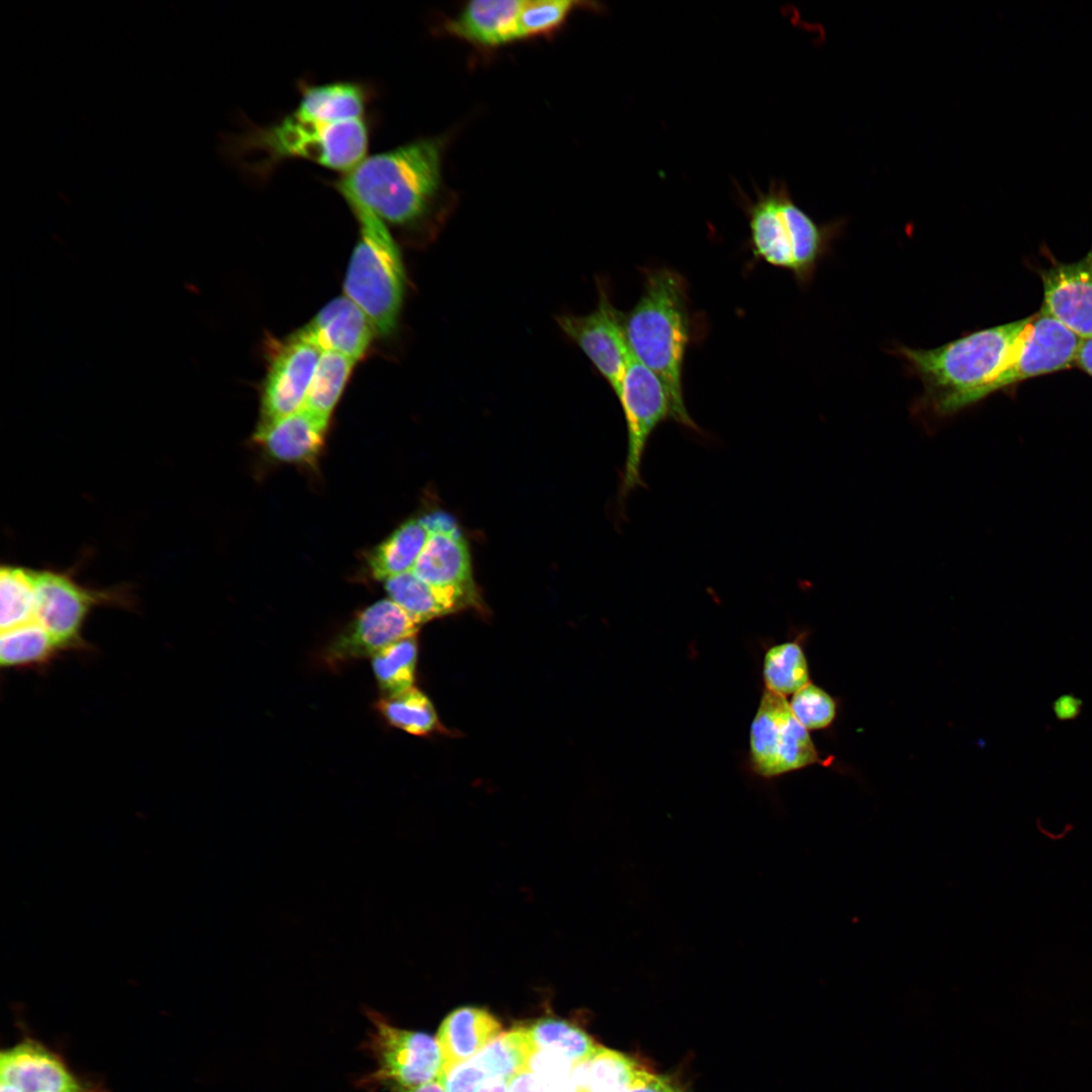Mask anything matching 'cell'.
Segmentation results:
<instances>
[{"mask_svg": "<svg viewBox=\"0 0 1092 1092\" xmlns=\"http://www.w3.org/2000/svg\"><path fill=\"white\" fill-rule=\"evenodd\" d=\"M1032 316L976 331L937 348L900 347L922 382L921 406L946 418L985 398L1007 365Z\"/></svg>", "mask_w": 1092, "mask_h": 1092, "instance_id": "6da1fadb", "label": "cell"}, {"mask_svg": "<svg viewBox=\"0 0 1092 1092\" xmlns=\"http://www.w3.org/2000/svg\"><path fill=\"white\" fill-rule=\"evenodd\" d=\"M624 324L632 356L663 384L672 421L701 433L684 398V360L691 336L685 278L666 267L645 269L642 292Z\"/></svg>", "mask_w": 1092, "mask_h": 1092, "instance_id": "7a4b0ae2", "label": "cell"}, {"mask_svg": "<svg viewBox=\"0 0 1092 1092\" xmlns=\"http://www.w3.org/2000/svg\"><path fill=\"white\" fill-rule=\"evenodd\" d=\"M442 154L441 139H419L367 156L333 186L382 220L408 225L428 213L441 191Z\"/></svg>", "mask_w": 1092, "mask_h": 1092, "instance_id": "3957f363", "label": "cell"}, {"mask_svg": "<svg viewBox=\"0 0 1092 1092\" xmlns=\"http://www.w3.org/2000/svg\"><path fill=\"white\" fill-rule=\"evenodd\" d=\"M369 136L365 118L324 123L291 112L274 123L249 124L236 138L234 148L245 169L258 180L290 159L307 160L345 174L367 157Z\"/></svg>", "mask_w": 1092, "mask_h": 1092, "instance_id": "277c9868", "label": "cell"}, {"mask_svg": "<svg viewBox=\"0 0 1092 1092\" xmlns=\"http://www.w3.org/2000/svg\"><path fill=\"white\" fill-rule=\"evenodd\" d=\"M743 202L754 257L808 282L837 226L817 223L794 201L784 182L774 181Z\"/></svg>", "mask_w": 1092, "mask_h": 1092, "instance_id": "5b68a950", "label": "cell"}, {"mask_svg": "<svg viewBox=\"0 0 1092 1092\" xmlns=\"http://www.w3.org/2000/svg\"><path fill=\"white\" fill-rule=\"evenodd\" d=\"M343 197L360 231L344 281L345 294L365 312L375 331L386 336L396 327L403 297L399 251L378 215L357 199Z\"/></svg>", "mask_w": 1092, "mask_h": 1092, "instance_id": "8992f818", "label": "cell"}, {"mask_svg": "<svg viewBox=\"0 0 1092 1092\" xmlns=\"http://www.w3.org/2000/svg\"><path fill=\"white\" fill-rule=\"evenodd\" d=\"M34 617L62 650L82 649L83 627L98 607L132 606L128 588H92L78 582L72 573L55 569H33Z\"/></svg>", "mask_w": 1092, "mask_h": 1092, "instance_id": "52a82bcc", "label": "cell"}, {"mask_svg": "<svg viewBox=\"0 0 1092 1092\" xmlns=\"http://www.w3.org/2000/svg\"><path fill=\"white\" fill-rule=\"evenodd\" d=\"M750 762L762 778H775L811 764H827L795 718L785 697L765 690L752 720Z\"/></svg>", "mask_w": 1092, "mask_h": 1092, "instance_id": "ba28073f", "label": "cell"}, {"mask_svg": "<svg viewBox=\"0 0 1092 1092\" xmlns=\"http://www.w3.org/2000/svg\"><path fill=\"white\" fill-rule=\"evenodd\" d=\"M617 397L627 427V453L619 490L620 500L624 502L631 491L645 485L641 468L647 444L661 423L672 421V412L661 381L633 356Z\"/></svg>", "mask_w": 1092, "mask_h": 1092, "instance_id": "9c48e42d", "label": "cell"}, {"mask_svg": "<svg viewBox=\"0 0 1092 1092\" xmlns=\"http://www.w3.org/2000/svg\"><path fill=\"white\" fill-rule=\"evenodd\" d=\"M369 1017L373 1029L368 1045L376 1063L369 1083L411 1088L438 1081L443 1057L437 1038L396 1027L374 1012Z\"/></svg>", "mask_w": 1092, "mask_h": 1092, "instance_id": "30bf717a", "label": "cell"}, {"mask_svg": "<svg viewBox=\"0 0 1092 1092\" xmlns=\"http://www.w3.org/2000/svg\"><path fill=\"white\" fill-rule=\"evenodd\" d=\"M1082 339L1061 323L1038 311L1007 365L990 383L985 396L1038 375L1069 368L1076 361Z\"/></svg>", "mask_w": 1092, "mask_h": 1092, "instance_id": "8fae6325", "label": "cell"}, {"mask_svg": "<svg viewBox=\"0 0 1092 1092\" xmlns=\"http://www.w3.org/2000/svg\"><path fill=\"white\" fill-rule=\"evenodd\" d=\"M322 353L304 329L276 349L263 386L259 426L302 407Z\"/></svg>", "mask_w": 1092, "mask_h": 1092, "instance_id": "7c38bea8", "label": "cell"}, {"mask_svg": "<svg viewBox=\"0 0 1092 1092\" xmlns=\"http://www.w3.org/2000/svg\"><path fill=\"white\" fill-rule=\"evenodd\" d=\"M608 381L614 392L620 390L632 354L628 345L624 316L601 292L595 310L582 316L563 315L557 320Z\"/></svg>", "mask_w": 1092, "mask_h": 1092, "instance_id": "4fadbf2b", "label": "cell"}, {"mask_svg": "<svg viewBox=\"0 0 1092 1092\" xmlns=\"http://www.w3.org/2000/svg\"><path fill=\"white\" fill-rule=\"evenodd\" d=\"M420 626L390 599L377 601L362 610L331 642L326 659L334 665L372 657L391 643L416 636Z\"/></svg>", "mask_w": 1092, "mask_h": 1092, "instance_id": "5bb4252c", "label": "cell"}, {"mask_svg": "<svg viewBox=\"0 0 1092 1092\" xmlns=\"http://www.w3.org/2000/svg\"><path fill=\"white\" fill-rule=\"evenodd\" d=\"M424 518L431 533L414 573L434 586L477 592L468 545L455 519L443 511L432 512Z\"/></svg>", "mask_w": 1092, "mask_h": 1092, "instance_id": "9a60e30c", "label": "cell"}, {"mask_svg": "<svg viewBox=\"0 0 1092 1092\" xmlns=\"http://www.w3.org/2000/svg\"><path fill=\"white\" fill-rule=\"evenodd\" d=\"M1043 299L1040 311L1082 340L1092 337V244L1087 254L1071 263H1056L1040 272Z\"/></svg>", "mask_w": 1092, "mask_h": 1092, "instance_id": "2e32d148", "label": "cell"}, {"mask_svg": "<svg viewBox=\"0 0 1092 1092\" xmlns=\"http://www.w3.org/2000/svg\"><path fill=\"white\" fill-rule=\"evenodd\" d=\"M0 1076L22 1092H84L56 1055L31 1040L1 1053Z\"/></svg>", "mask_w": 1092, "mask_h": 1092, "instance_id": "e0dca14e", "label": "cell"}, {"mask_svg": "<svg viewBox=\"0 0 1092 1092\" xmlns=\"http://www.w3.org/2000/svg\"><path fill=\"white\" fill-rule=\"evenodd\" d=\"M303 329L323 351L355 361L365 354L375 331L365 312L347 296L331 300Z\"/></svg>", "mask_w": 1092, "mask_h": 1092, "instance_id": "ac0fdd59", "label": "cell"}, {"mask_svg": "<svg viewBox=\"0 0 1092 1092\" xmlns=\"http://www.w3.org/2000/svg\"><path fill=\"white\" fill-rule=\"evenodd\" d=\"M329 421L302 406L271 424L258 426L254 439L277 461L309 463L324 446Z\"/></svg>", "mask_w": 1092, "mask_h": 1092, "instance_id": "d6986e66", "label": "cell"}, {"mask_svg": "<svg viewBox=\"0 0 1092 1092\" xmlns=\"http://www.w3.org/2000/svg\"><path fill=\"white\" fill-rule=\"evenodd\" d=\"M522 0H475L445 24L451 35L479 48H498L518 39Z\"/></svg>", "mask_w": 1092, "mask_h": 1092, "instance_id": "ffe728a7", "label": "cell"}, {"mask_svg": "<svg viewBox=\"0 0 1092 1092\" xmlns=\"http://www.w3.org/2000/svg\"><path fill=\"white\" fill-rule=\"evenodd\" d=\"M389 599L415 622L422 625L433 619L469 607H478V592L429 584L408 571L384 580Z\"/></svg>", "mask_w": 1092, "mask_h": 1092, "instance_id": "44dd1931", "label": "cell"}, {"mask_svg": "<svg viewBox=\"0 0 1092 1092\" xmlns=\"http://www.w3.org/2000/svg\"><path fill=\"white\" fill-rule=\"evenodd\" d=\"M299 101L292 113L305 120L338 123L363 119L371 102V88L359 81L323 84L300 81Z\"/></svg>", "mask_w": 1092, "mask_h": 1092, "instance_id": "7402d4cb", "label": "cell"}, {"mask_svg": "<svg viewBox=\"0 0 1092 1092\" xmlns=\"http://www.w3.org/2000/svg\"><path fill=\"white\" fill-rule=\"evenodd\" d=\"M500 1031V1022L484 1008L462 1006L454 1009L445 1017L437 1034L443 1057L441 1072L471 1060Z\"/></svg>", "mask_w": 1092, "mask_h": 1092, "instance_id": "603a6c76", "label": "cell"}, {"mask_svg": "<svg viewBox=\"0 0 1092 1092\" xmlns=\"http://www.w3.org/2000/svg\"><path fill=\"white\" fill-rule=\"evenodd\" d=\"M430 533L424 516L400 525L370 553L368 566L372 576L384 581L413 571Z\"/></svg>", "mask_w": 1092, "mask_h": 1092, "instance_id": "cb8c5ba5", "label": "cell"}, {"mask_svg": "<svg viewBox=\"0 0 1092 1092\" xmlns=\"http://www.w3.org/2000/svg\"><path fill=\"white\" fill-rule=\"evenodd\" d=\"M61 651L59 644L35 621L1 631L2 667H39L50 663Z\"/></svg>", "mask_w": 1092, "mask_h": 1092, "instance_id": "d4e9b609", "label": "cell"}, {"mask_svg": "<svg viewBox=\"0 0 1092 1092\" xmlns=\"http://www.w3.org/2000/svg\"><path fill=\"white\" fill-rule=\"evenodd\" d=\"M539 1050L526 1026L515 1027L499 1034L471 1060L488 1077H500L510 1082L528 1071L530 1061Z\"/></svg>", "mask_w": 1092, "mask_h": 1092, "instance_id": "484cf974", "label": "cell"}, {"mask_svg": "<svg viewBox=\"0 0 1092 1092\" xmlns=\"http://www.w3.org/2000/svg\"><path fill=\"white\" fill-rule=\"evenodd\" d=\"M525 1026L539 1051L574 1065L588 1062L601 1048L583 1030L562 1019L541 1018Z\"/></svg>", "mask_w": 1092, "mask_h": 1092, "instance_id": "4316f807", "label": "cell"}, {"mask_svg": "<svg viewBox=\"0 0 1092 1092\" xmlns=\"http://www.w3.org/2000/svg\"><path fill=\"white\" fill-rule=\"evenodd\" d=\"M375 707L391 726L413 735H428L440 727L432 702L415 687L380 698Z\"/></svg>", "mask_w": 1092, "mask_h": 1092, "instance_id": "83f0119b", "label": "cell"}, {"mask_svg": "<svg viewBox=\"0 0 1092 1092\" xmlns=\"http://www.w3.org/2000/svg\"><path fill=\"white\" fill-rule=\"evenodd\" d=\"M355 362L343 354L323 351L302 406L330 420Z\"/></svg>", "mask_w": 1092, "mask_h": 1092, "instance_id": "f1b7e54d", "label": "cell"}, {"mask_svg": "<svg viewBox=\"0 0 1092 1092\" xmlns=\"http://www.w3.org/2000/svg\"><path fill=\"white\" fill-rule=\"evenodd\" d=\"M418 656L417 638L408 637L382 648L371 657V665L383 697L414 687Z\"/></svg>", "mask_w": 1092, "mask_h": 1092, "instance_id": "f546056e", "label": "cell"}, {"mask_svg": "<svg viewBox=\"0 0 1092 1092\" xmlns=\"http://www.w3.org/2000/svg\"><path fill=\"white\" fill-rule=\"evenodd\" d=\"M33 569L6 564L0 569L1 631L33 621Z\"/></svg>", "mask_w": 1092, "mask_h": 1092, "instance_id": "4dcf8cb0", "label": "cell"}, {"mask_svg": "<svg viewBox=\"0 0 1092 1092\" xmlns=\"http://www.w3.org/2000/svg\"><path fill=\"white\" fill-rule=\"evenodd\" d=\"M762 673L766 690L782 697L809 684L807 659L796 642L770 647L764 654Z\"/></svg>", "mask_w": 1092, "mask_h": 1092, "instance_id": "1f68e13d", "label": "cell"}, {"mask_svg": "<svg viewBox=\"0 0 1092 1092\" xmlns=\"http://www.w3.org/2000/svg\"><path fill=\"white\" fill-rule=\"evenodd\" d=\"M638 1069L626 1055L601 1046L585 1063L583 1083L590 1092H623Z\"/></svg>", "mask_w": 1092, "mask_h": 1092, "instance_id": "d6a6232c", "label": "cell"}, {"mask_svg": "<svg viewBox=\"0 0 1092 1092\" xmlns=\"http://www.w3.org/2000/svg\"><path fill=\"white\" fill-rule=\"evenodd\" d=\"M581 3L569 0L523 1L518 15V39L549 35L558 30Z\"/></svg>", "mask_w": 1092, "mask_h": 1092, "instance_id": "836d02e7", "label": "cell"}, {"mask_svg": "<svg viewBox=\"0 0 1092 1092\" xmlns=\"http://www.w3.org/2000/svg\"><path fill=\"white\" fill-rule=\"evenodd\" d=\"M790 708L798 722L807 730L830 726L836 715V704L831 696L810 682L794 694Z\"/></svg>", "mask_w": 1092, "mask_h": 1092, "instance_id": "e575fe53", "label": "cell"}, {"mask_svg": "<svg viewBox=\"0 0 1092 1092\" xmlns=\"http://www.w3.org/2000/svg\"><path fill=\"white\" fill-rule=\"evenodd\" d=\"M487 1074L472 1060L441 1072L438 1081L446 1092H475Z\"/></svg>", "mask_w": 1092, "mask_h": 1092, "instance_id": "d590c367", "label": "cell"}, {"mask_svg": "<svg viewBox=\"0 0 1092 1092\" xmlns=\"http://www.w3.org/2000/svg\"><path fill=\"white\" fill-rule=\"evenodd\" d=\"M623 1092H682L665 1076L639 1068Z\"/></svg>", "mask_w": 1092, "mask_h": 1092, "instance_id": "8d00e7d4", "label": "cell"}, {"mask_svg": "<svg viewBox=\"0 0 1092 1092\" xmlns=\"http://www.w3.org/2000/svg\"><path fill=\"white\" fill-rule=\"evenodd\" d=\"M1083 701L1073 694L1059 696L1053 703L1052 709L1060 721H1071L1079 717L1082 712Z\"/></svg>", "mask_w": 1092, "mask_h": 1092, "instance_id": "74e56055", "label": "cell"}, {"mask_svg": "<svg viewBox=\"0 0 1092 1092\" xmlns=\"http://www.w3.org/2000/svg\"><path fill=\"white\" fill-rule=\"evenodd\" d=\"M508 1092H545V1090L533 1073L525 1071L509 1082Z\"/></svg>", "mask_w": 1092, "mask_h": 1092, "instance_id": "f35d334b", "label": "cell"}, {"mask_svg": "<svg viewBox=\"0 0 1092 1092\" xmlns=\"http://www.w3.org/2000/svg\"><path fill=\"white\" fill-rule=\"evenodd\" d=\"M1075 363L1092 377V337L1082 340Z\"/></svg>", "mask_w": 1092, "mask_h": 1092, "instance_id": "ab89813d", "label": "cell"}, {"mask_svg": "<svg viewBox=\"0 0 1092 1092\" xmlns=\"http://www.w3.org/2000/svg\"><path fill=\"white\" fill-rule=\"evenodd\" d=\"M509 1082L500 1077H488L483 1080L475 1092H508Z\"/></svg>", "mask_w": 1092, "mask_h": 1092, "instance_id": "60d3db41", "label": "cell"}, {"mask_svg": "<svg viewBox=\"0 0 1092 1092\" xmlns=\"http://www.w3.org/2000/svg\"><path fill=\"white\" fill-rule=\"evenodd\" d=\"M392 1089L393 1092H446L439 1081H431L411 1088L392 1087Z\"/></svg>", "mask_w": 1092, "mask_h": 1092, "instance_id": "b9f144b4", "label": "cell"}, {"mask_svg": "<svg viewBox=\"0 0 1092 1092\" xmlns=\"http://www.w3.org/2000/svg\"><path fill=\"white\" fill-rule=\"evenodd\" d=\"M0 1092H22L17 1086L8 1082L1 1081Z\"/></svg>", "mask_w": 1092, "mask_h": 1092, "instance_id": "7bdbcfd3", "label": "cell"}]
</instances>
